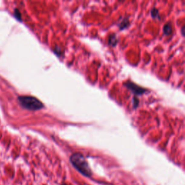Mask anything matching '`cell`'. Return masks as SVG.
<instances>
[{
  "label": "cell",
  "mask_w": 185,
  "mask_h": 185,
  "mask_svg": "<svg viewBox=\"0 0 185 185\" xmlns=\"http://www.w3.org/2000/svg\"><path fill=\"white\" fill-rule=\"evenodd\" d=\"M70 162L74 167L85 177H90L92 171L84 155L80 153H74L70 156Z\"/></svg>",
  "instance_id": "obj_1"
},
{
  "label": "cell",
  "mask_w": 185,
  "mask_h": 185,
  "mask_svg": "<svg viewBox=\"0 0 185 185\" xmlns=\"http://www.w3.org/2000/svg\"><path fill=\"white\" fill-rule=\"evenodd\" d=\"M18 101L24 109L31 111L39 110V109H43L44 106L41 101L36 99V98L33 97V96H19L18 97Z\"/></svg>",
  "instance_id": "obj_2"
},
{
  "label": "cell",
  "mask_w": 185,
  "mask_h": 185,
  "mask_svg": "<svg viewBox=\"0 0 185 185\" xmlns=\"http://www.w3.org/2000/svg\"><path fill=\"white\" fill-rule=\"evenodd\" d=\"M125 86H127V88H129L131 91H132L134 93L138 94V95H141V94H143L144 92H145V89L141 88V87L137 86V85L135 84L132 82H127L125 83Z\"/></svg>",
  "instance_id": "obj_3"
},
{
  "label": "cell",
  "mask_w": 185,
  "mask_h": 185,
  "mask_svg": "<svg viewBox=\"0 0 185 185\" xmlns=\"http://www.w3.org/2000/svg\"><path fill=\"white\" fill-rule=\"evenodd\" d=\"M164 31L166 35H170L172 32V28L171 25L169 23L166 24L164 27Z\"/></svg>",
  "instance_id": "obj_4"
},
{
  "label": "cell",
  "mask_w": 185,
  "mask_h": 185,
  "mask_svg": "<svg viewBox=\"0 0 185 185\" xmlns=\"http://www.w3.org/2000/svg\"><path fill=\"white\" fill-rule=\"evenodd\" d=\"M109 44L112 46H115L116 44H117V38H116V36L112 35V36H110V38H109Z\"/></svg>",
  "instance_id": "obj_5"
},
{
  "label": "cell",
  "mask_w": 185,
  "mask_h": 185,
  "mask_svg": "<svg viewBox=\"0 0 185 185\" xmlns=\"http://www.w3.org/2000/svg\"><path fill=\"white\" fill-rule=\"evenodd\" d=\"M151 15L153 18H159V12L156 8H153L151 10Z\"/></svg>",
  "instance_id": "obj_6"
},
{
  "label": "cell",
  "mask_w": 185,
  "mask_h": 185,
  "mask_svg": "<svg viewBox=\"0 0 185 185\" xmlns=\"http://www.w3.org/2000/svg\"><path fill=\"white\" fill-rule=\"evenodd\" d=\"M128 23H129L128 19H124L122 20V23H120V28H121V29L125 28H126V27L127 26Z\"/></svg>",
  "instance_id": "obj_7"
},
{
  "label": "cell",
  "mask_w": 185,
  "mask_h": 185,
  "mask_svg": "<svg viewBox=\"0 0 185 185\" xmlns=\"http://www.w3.org/2000/svg\"><path fill=\"white\" fill-rule=\"evenodd\" d=\"M14 15L18 20H21V14H20V12H19V10H18V9H15V10Z\"/></svg>",
  "instance_id": "obj_8"
},
{
  "label": "cell",
  "mask_w": 185,
  "mask_h": 185,
  "mask_svg": "<svg viewBox=\"0 0 185 185\" xmlns=\"http://www.w3.org/2000/svg\"><path fill=\"white\" fill-rule=\"evenodd\" d=\"M54 52L57 54V55H59V56H60L61 53H62V51H61L60 48V47H57L56 49H54Z\"/></svg>",
  "instance_id": "obj_9"
},
{
  "label": "cell",
  "mask_w": 185,
  "mask_h": 185,
  "mask_svg": "<svg viewBox=\"0 0 185 185\" xmlns=\"http://www.w3.org/2000/svg\"><path fill=\"white\" fill-rule=\"evenodd\" d=\"M134 101H135V102H134V104H135V108H136L137 106H138V102H139V101H138V100H137L136 99H134Z\"/></svg>",
  "instance_id": "obj_10"
},
{
  "label": "cell",
  "mask_w": 185,
  "mask_h": 185,
  "mask_svg": "<svg viewBox=\"0 0 185 185\" xmlns=\"http://www.w3.org/2000/svg\"><path fill=\"white\" fill-rule=\"evenodd\" d=\"M182 36H184V27H182Z\"/></svg>",
  "instance_id": "obj_11"
},
{
  "label": "cell",
  "mask_w": 185,
  "mask_h": 185,
  "mask_svg": "<svg viewBox=\"0 0 185 185\" xmlns=\"http://www.w3.org/2000/svg\"><path fill=\"white\" fill-rule=\"evenodd\" d=\"M62 185H67V184H64H64H62Z\"/></svg>",
  "instance_id": "obj_12"
}]
</instances>
